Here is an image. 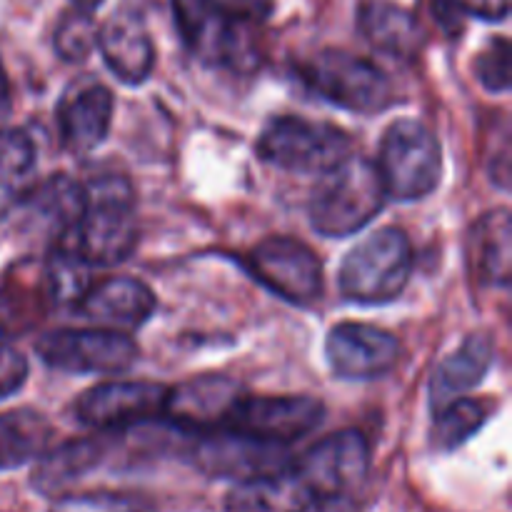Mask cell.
Returning a JSON list of instances; mask_svg holds the SVG:
<instances>
[{"mask_svg": "<svg viewBox=\"0 0 512 512\" xmlns=\"http://www.w3.org/2000/svg\"><path fill=\"white\" fill-rule=\"evenodd\" d=\"M58 245L85 265L110 268L130 258L138 245L133 188L125 178H95L83 188V210Z\"/></svg>", "mask_w": 512, "mask_h": 512, "instance_id": "obj_1", "label": "cell"}, {"mask_svg": "<svg viewBox=\"0 0 512 512\" xmlns=\"http://www.w3.org/2000/svg\"><path fill=\"white\" fill-rule=\"evenodd\" d=\"M388 193L375 163L350 155L325 173L310 198V225L325 238L360 233L383 210Z\"/></svg>", "mask_w": 512, "mask_h": 512, "instance_id": "obj_2", "label": "cell"}, {"mask_svg": "<svg viewBox=\"0 0 512 512\" xmlns=\"http://www.w3.org/2000/svg\"><path fill=\"white\" fill-rule=\"evenodd\" d=\"M410 273L413 245L405 230L380 228L345 255L338 288L350 303L385 305L403 293Z\"/></svg>", "mask_w": 512, "mask_h": 512, "instance_id": "obj_3", "label": "cell"}, {"mask_svg": "<svg viewBox=\"0 0 512 512\" xmlns=\"http://www.w3.org/2000/svg\"><path fill=\"white\" fill-rule=\"evenodd\" d=\"M375 168L388 198L400 203L423 200L443 178V150L425 123L413 118L395 120L385 130Z\"/></svg>", "mask_w": 512, "mask_h": 512, "instance_id": "obj_4", "label": "cell"}, {"mask_svg": "<svg viewBox=\"0 0 512 512\" xmlns=\"http://www.w3.org/2000/svg\"><path fill=\"white\" fill-rule=\"evenodd\" d=\"M258 155L265 163L300 175H325L353 155V143L333 123L283 115L260 133Z\"/></svg>", "mask_w": 512, "mask_h": 512, "instance_id": "obj_5", "label": "cell"}, {"mask_svg": "<svg viewBox=\"0 0 512 512\" xmlns=\"http://www.w3.org/2000/svg\"><path fill=\"white\" fill-rule=\"evenodd\" d=\"M315 95L338 108L360 115L383 113L393 105V85L388 75L370 60L340 48H325L300 68Z\"/></svg>", "mask_w": 512, "mask_h": 512, "instance_id": "obj_6", "label": "cell"}, {"mask_svg": "<svg viewBox=\"0 0 512 512\" xmlns=\"http://www.w3.org/2000/svg\"><path fill=\"white\" fill-rule=\"evenodd\" d=\"M48 368L73 375H115L138 363L140 348L130 335L105 328H60L35 343Z\"/></svg>", "mask_w": 512, "mask_h": 512, "instance_id": "obj_7", "label": "cell"}, {"mask_svg": "<svg viewBox=\"0 0 512 512\" xmlns=\"http://www.w3.org/2000/svg\"><path fill=\"white\" fill-rule=\"evenodd\" d=\"M323 418V403L308 395H280V398L243 395L233 405L223 428L248 435L260 443L288 448L290 443L313 433Z\"/></svg>", "mask_w": 512, "mask_h": 512, "instance_id": "obj_8", "label": "cell"}, {"mask_svg": "<svg viewBox=\"0 0 512 512\" xmlns=\"http://www.w3.org/2000/svg\"><path fill=\"white\" fill-rule=\"evenodd\" d=\"M368 470L370 445L360 430H340L320 440L295 465V473L308 485L315 503L348 498L363 485Z\"/></svg>", "mask_w": 512, "mask_h": 512, "instance_id": "obj_9", "label": "cell"}, {"mask_svg": "<svg viewBox=\"0 0 512 512\" xmlns=\"http://www.w3.org/2000/svg\"><path fill=\"white\" fill-rule=\"evenodd\" d=\"M248 268L278 298L313 305L323 298V265L295 238H265L250 250Z\"/></svg>", "mask_w": 512, "mask_h": 512, "instance_id": "obj_10", "label": "cell"}, {"mask_svg": "<svg viewBox=\"0 0 512 512\" xmlns=\"http://www.w3.org/2000/svg\"><path fill=\"white\" fill-rule=\"evenodd\" d=\"M165 398L168 388L148 380L103 383L75 400V418L95 430L133 428L163 415Z\"/></svg>", "mask_w": 512, "mask_h": 512, "instance_id": "obj_11", "label": "cell"}, {"mask_svg": "<svg viewBox=\"0 0 512 512\" xmlns=\"http://www.w3.org/2000/svg\"><path fill=\"white\" fill-rule=\"evenodd\" d=\"M193 463L210 478H233L243 483L288 470V448L220 428L200 435L193 448Z\"/></svg>", "mask_w": 512, "mask_h": 512, "instance_id": "obj_12", "label": "cell"}, {"mask_svg": "<svg viewBox=\"0 0 512 512\" xmlns=\"http://www.w3.org/2000/svg\"><path fill=\"white\" fill-rule=\"evenodd\" d=\"M330 370L343 380H373L390 373L400 358L393 333L368 323H340L325 340Z\"/></svg>", "mask_w": 512, "mask_h": 512, "instance_id": "obj_13", "label": "cell"}, {"mask_svg": "<svg viewBox=\"0 0 512 512\" xmlns=\"http://www.w3.org/2000/svg\"><path fill=\"white\" fill-rule=\"evenodd\" d=\"M240 398L243 390L235 380L223 375H203L180 383L178 388H168L163 415L175 428L203 435L223 428Z\"/></svg>", "mask_w": 512, "mask_h": 512, "instance_id": "obj_14", "label": "cell"}, {"mask_svg": "<svg viewBox=\"0 0 512 512\" xmlns=\"http://www.w3.org/2000/svg\"><path fill=\"white\" fill-rule=\"evenodd\" d=\"M95 48L103 55L105 65L125 85H140L148 80L155 65V45L145 28L143 18L135 10L120 8L98 28Z\"/></svg>", "mask_w": 512, "mask_h": 512, "instance_id": "obj_15", "label": "cell"}, {"mask_svg": "<svg viewBox=\"0 0 512 512\" xmlns=\"http://www.w3.org/2000/svg\"><path fill=\"white\" fill-rule=\"evenodd\" d=\"M113 108V93L103 83H80L68 90L58 105L63 148L73 155L93 153L108 138Z\"/></svg>", "mask_w": 512, "mask_h": 512, "instance_id": "obj_16", "label": "cell"}, {"mask_svg": "<svg viewBox=\"0 0 512 512\" xmlns=\"http://www.w3.org/2000/svg\"><path fill=\"white\" fill-rule=\"evenodd\" d=\"M170 3L190 53L210 65H230V68H238L243 60H248L240 40V28L218 18L205 0H170Z\"/></svg>", "mask_w": 512, "mask_h": 512, "instance_id": "obj_17", "label": "cell"}, {"mask_svg": "<svg viewBox=\"0 0 512 512\" xmlns=\"http://www.w3.org/2000/svg\"><path fill=\"white\" fill-rule=\"evenodd\" d=\"M155 293L138 278H108L90 285L78 300L80 313L95 323L140 328L155 313Z\"/></svg>", "mask_w": 512, "mask_h": 512, "instance_id": "obj_18", "label": "cell"}, {"mask_svg": "<svg viewBox=\"0 0 512 512\" xmlns=\"http://www.w3.org/2000/svg\"><path fill=\"white\" fill-rule=\"evenodd\" d=\"M313 493L293 470L243 480L225 495V512H308Z\"/></svg>", "mask_w": 512, "mask_h": 512, "instance_id": "obj_19", "label": "cell"}, {"mask_svg": "<svg viewBox=\"0 0 512 512\" xmlns=\"http://www.w3.org/2000/svg\"><path fill=\"white\" fill-rule=\"evenodd\" d=\"M495 345L488 335L478 333L465 338V343L453 355L438 365L433 375V400L435 410L453 400L463 398L468 390L478 388L488 370L493 368Z\"/></svg>", "mask_w": 512, "mask_h": 512, "instance_id": "obj_20", "label": "cell"}, {"mask_svg": "<svg viewBox=\"0 0 512 512\" xmlns=\"http://www.w3.org/2000/svg\"><path fill=\"white\" fill-rule=\"evenodd\" d=\"M365 40L380 53L413 58L423 43V33L413 13L388 0H368L358 15Z\"/></svg>", "mask_w": 512, "mask_h": 512, "instance_id": "obj_21", "label": "cell"}, {"mask_svg": "<svg viewBox=\"0 0 512 512\" xmlns=\"http://www.w3.org/2000/svg\"><path fill=\"white\" fill-rule=\"evenodd\" d=\"M105 458V443L95 438L73 440L53 450H45L38 458V468L33 470V488L43 495H55L68 485L78 483L83 475L98 468Z\"/></svg>", "mask_w": 512, "mask_h": 512, "instance_id": "obj_22", "label": "cell"}, {"mask_svg": "<svg viewBox=\"0 0 512 512\" xmlns=\"http://www.w3.org/2000/svg\"><path fill=\"white\" fill-rule=\"evenodd\" d=\"M53 425L38 410L18 408L0 413V470L20 468L50 450Z\"/></svg>", "mask_w": 512, "mask_h": 512, "instance_id": "obj_23", "label": "cell"}, {"mask_svg": "<svg viewBox=\"0 0 512 512\" xmlns=\"http://www.w3.org/2000/svg\"><path fill=\"white\" fill-rule=\"evenodd\" d=\"M473 258L480 278L490 285H508L512 275L510 210L483 215L473 228Z\"/></svg>", "mask_w": 512, "mask_h": 512, "instance_id": "obj_24", "label": "cell"}, {"mask_svg": "<svg viewBox=\"0 0 512 512\" xmlns=\"http://www.w3.org/2000/svg\"><path fill=\"white\" fill-rule=\"evenodd\" d=\"M35 173V145L28 133L15 128L0 130V215L28 193Z\"/></svg>", "mask_w": 512, "mask_h": 512, "instance_id": "obj_25", "label": "cell"}, {"mask_svg": "<svg viewBox=\"0 0 512 512\" xmlns=\"http://www.w3.org/2000/svg\"><path fill=\"white\" fill-rule=\"evenodd\" d=\"M488 403L473 398H458L435 413L433 445L440 450H455L473 438L488 420Z\"/></svg>", "mask_w": 512, "mask_h": 512, "instance_id": "obj_26", "label": "cell"}, {"mask_svg": "<svg viewBox=\"0 0 512 512\" xmlns=\"http://www.w3.org/2000/svg\"><path fill=\"white\" fill-rule=\"evenodd\" d=\"M48 512H158V508L143 495L95 490V493L60 495Z\"/></svg>", "mask_w": 512, "mask_h": 512, "instance_id": "obj_27", "label": "cell"}, {"mask_svg": "<svg viewBox=\"0 0 512 512\" xmlns=\"http://www.w3.org/2000/svg\"><path fill=\"white\" fill-rule=\"evenodd\" d=\"M95 43H98V28H95L93 15L75 8L60 18L58 28L53 33L55 53L68 60V63H80V60L88 58L93 53Z\"/></svg>", "mask_w": 512, "mask_h": 512, "instance_id": "obj_28", "label": "cell"}, {"mask_svg": "<svg viewBox=\"0 0 512 512\" xmlns=\"http://www.w3.org/2000/svg\"><path fill=\"white\" fill-rule=\"evenodd\" d=\"M475 75L490 93H508L510 90V43L495 38L475 60Z\"/></svg>", "mask_w": 512, "mask_h": 512, "instance_id": "obj_29", "label": "cell"}, {"mask_svg": "<svg viewBox=\"0 0 512 512\" xmlns=\"http://www.w3.org/2000/svg\"><path fill=\"white\" fill-rule=\"evenodd\" d=\"M205 3L225 23L243 28V25L263 23L273 13L275 0H205Z\"/></svg>", "mask_w": 512, "mask_h": 512, "instance_id": "obj_30", "label": "cell"}, {"mask_svg": "<svg viewBox=\"0 0 512 512\" xmlns=\"http://www.w3.org/2000/svg\"><path fill=\"white\" fill-rule=\"evenodd\" d=\"M28 380V360L13 345L0 343V400L18 393Z\"/></svg>", "mask_w": 512, "mask_h": 512, "instance_id": "obj_31", "label": "cell"}, {"mask_svg": "<svg viewBox=\"0 0 512 512\" xmlns=\"http://www.w3.org/2000/svg\"><path fill=\"white\" fill-rule=\"evenodd\" d=\"M463 15L488 20V23H500L508 18L510 0H453Z\"/></svg>", "mask_w": 512, "mask_h": 512, "instance_id": "obj_32", "label": "cell"}, {"mask_svg": "<svg viewBox=\"0 0 512 512\" xmlns=\"http://www.w3.org/2000/svg\"><path fill=\"white\" fill-rule=\"evenodd\" d=\"M433 3V13L440 23L445 25V30H458L463 23V13L458 10V5L453 0H430Z\"/></svg>", "mask_w": 512, "mask_h": 512, "instance_id": "obj_33", "label": "cell"}, {"mask_svg": "<svg viewBox=\"0 0 512 512\" xmlns=\"http://www.w3.org/2000/svg\"><path fill=\"white\" fill-rule=\"evenodd\" d=\"M10 110H13V93H10L8 73H5L3 60H0V120L8 118Z\"/></svg>", "mask_w": 512, "mask_h": 512, "instance_id": "obj_34", "label": "cell"}, {"mask_svg": "<svg viewBox=\"0 0 512 512\" xmlns=\"http://www.w3.org/2000/svg\"><path fill=\"white\" fill-rule=\"evenodd\" d=\"M308 512H358V510L348 503V498H340V500H320V503H315Z\"/></svg>", "mask_w": 512, "mask_h": 512, "instance_id": "obj_35", "label": "cell"}, {"mask_svg": "<svg viewBox=\"0 0 512 512\" xmlns=\"http://www.w3.org/2000/svg\"><path fill=\"white\" fill-rule=\"evenodd\" d=\"M73 5H75V10H83V13L93 15L95 10L103 5V0H73Z\"/></svg>", "mask_w": 512, "mask_h": 512, "instance_id": "obj_36", "label": "cell"}]
</instances>
